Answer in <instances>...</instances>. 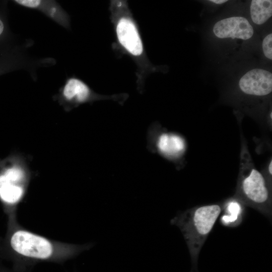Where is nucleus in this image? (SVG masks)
I'll return each instance as SVG.
<instances>
[{"label":"nucleus","mask_w":272,"mask_h":272,"mask_svg":"<svg viewBox=\"0 0 272 272\" xmlns=\"http://www.w3.org/2000/svg\"><path fill=\"white\" fill-rule=\"evenodd\" d=\"M222 210L223 206L219 203L196 206L178 214L171 220V224L181 231L188 248L192 263L191 272H198V255Z\"/></svg>","instance_id":"1"},{"label":"nucleus","mask_w":272,"mask_h":272,"mask_svg":"<svg viewBox=\"0 0 272 272\" xmlns=\"http://www.w3.org/2000/svg\"><path fill=\"white\" fill-rule=\"evenodd\" d=\"M234 198L269 219L272 214L271 188L253 165H242Z\"/></svg>","instance_id":"2"},{"label":"nucleus","mask_w":272,"mask_h":272,"mask_svg":"<svg viewBox=\"0 0 272 272\" xmlns=\"http://www.w3.org/2000/svg\"><path fill=\"white\" fill-rule=\"evenodd\" d=\"M10 244L17 253L25 258L45 260L54 254L53 246L48 240L27 231L19 230L14 232Z\"/></svg>","instance_id":"3"},{"label":"nucleus","mask_w":272,"mask_h":272,"mask_svg":"<svg viewBox=\"0 0 272 272\" xmlns=\"http://www.w3.org/2000/svg\"><path fill=\"white\" fill-rule=\"evenodd\" d=\"M239 86L246 94L259 96L267 95L272 91V74L263 69L251 70L241 78Z\"/></svg>","instance_id":"4"},{"label":"nucleus","mask_w":272,"mask_h":272,"mask_svg":"<svg viewBox=\"0 0 272 272\" xmlns=\"http://www.w3.org/2000/svg\"><path fill=\"white\" fill-rule=\"evenodd\" d=\"M215 35L219 38L250 39L253 29L248 20L242 17H233L217 22L213 28Z\"/></svg>","instance_id":"5"},{"label":"nucleus","mask_w":272,"mask_h":272,"mask_svg":"<svg viewBox=\"0 0 272 272\" xmlns=\"http://www.w3.org/2000/svg\"><path fill=\"white\" fill-rule=\"evenodd\" d=\"M116 32L119 42L130 53L139 55L142 53V43L132 21L124 18L120 19L117 25Z\"/></svg>","instance_id":"6"},{"label":"nucleus","mask_w":272,"mask_h":272,"mask_svg":"<svg viewBox=\"0 0 272 272\" xmlns=\"http://www.w3.org/2000/svg\"><path fill=\"white\" fill-rule=\"evenodd\" d=\"M156 146L162 154L168 157H176L185 149V142L181 137L168 133H163L158 137Z\"/></svg>","instance_id":"7"},{"label":"nucleus","mask_w":272,"mask_h":272,"mask_svg":"<svg viewBox=\"0 0 272 272\" xmlns=\"http://www.w3.org/2000/svg\"><path fill=\"white\" fill-rule=\"evenodd\" d=\"M242 204L236 199H230L223 206L224 214L220 219L221 224L225 226H238L242 221Z\"/></svg>","instance_id":"8"},{"label":"nucleus","mask_w":272,"mask_h":272,"mask_svg":"<svg viewBox=\"0 0 272 272\" xmlns=\"http://www.w3.org/2000/svg\"><path fill=\"white\" fill-rule=\"evenodd\" d=\"M17 183L9 179L4 175L0 176V197L4 201L13 203L20 199L23 190Z\"/></svg>","instance_id":"9"},{"label":"nucleus","mask_w":272,"mask_h":272,"mask_svg":"<svg viewBox=\"0 0 272 272\" xmlns=\"http://www.w3.org/2000/svg\"><path fill=\"white\" fill-rule=\"evenodd\" d=\"M250 11L252 21L256 24L261 25L266 22L272 15V1L252 0Z\"/></svg>","instance_id":"10"},{"label":"nucleus","mask_w":272,"mask_h":272,"mask_svg":"<svg viewBox=\"0 0 272 272\" xmlns=\"http://www.w3.org/2000/svg\"><path fill=\"white\" fill-rule=\"evenodd\" d=\"M63 95L68 100L75 99L79 102L85 101L89 95L88 87L79 80H70L64 87Z\"/></svg>","instance_id":"11"},{"label":"nucleus","mask_w":272,"mask_h":272,"mask_svg":"<svg viewBox=\"0 0 272 272\" xmlns=\"http://www.w3.org/2000/svg\"><path fill=\"white\" fill-rule=\"evenodd\" d=\"M4 175L9 179L16 182L21 181L23 177L22 170L17 167L8 169Z\"/></svg>","instance_id":"12"},{"label":"nucleus","mask_w":272,"mask_h":272,"mask_svg":"<svg viewBox=\"0 0 272 272\" xmlns=\"http://www.w3.org/2000/svg\"><path fill=\"white\" fill-rule=\"evenodd\" d=\"M272 34L267 35L263 40L262 46L264 55L268 59H272Z\"/></svg>","instance_id":"13"},{"label":"nucleus","mask_w":272,"mask_h":272,"mask_svg":"<svg viewBox=\"0 0 272 272\" xmlns=\"http://www.w3.org/2000/svg\"><path fill=\"white\" fill-rule=\"evenodd\" d=\"M15 2L29 8H36L41 4V1L38 0H16Z\"/></svg>","instance_id":"14"},{"label":"nucleus","mask_w":272,"mask_h":272,"mask_svg":"<svg viewBox=\"0 0 272 272\" xmlns=\"http://www.w3.org/2000/svg\"><path fill=\"white\" fill-rule=\"evenodd\" d=\"M5 30V24L0 18V36L3 34Z\"/></svg>","instance_id":"15"},{"label":"nucleus","mask_w":272,"mask_h":272,"mask_svg":"<svg viewBox=\"0 0 272 272\" xmlns=\"http://www.w3.org/2000/svg\"><path fill=\"white\" fill-rule=\"evenodd\" d=\"M272 166V160H271L268 166V177L270 180H271V174H272V170H271L272 166Z\"/></svg>","instance_id":"16"},{"label":"nucleus","mask_w":272,"mask_h":272,"mask_svg":"<svg viewBox=\"0 0 272 272\" xmlns=\"http://www.w3.org/2000/svg\"><path fill=\"white\" fill-rule=\"evenodd\" d=\"M210 1L217 4H222L227 2V0H211Z\"/></svg>","instance_id":"17"}]
</instances>
